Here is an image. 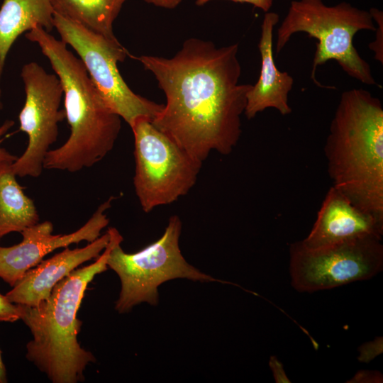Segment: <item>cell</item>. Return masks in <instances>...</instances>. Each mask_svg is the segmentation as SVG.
Here are the masks:
<instances>
[{
    "label": "cell",
    "instance_id": "10",
    "mask_svg": "<svg viewBox=\"0 0 383 383\" xmlns=\"http://www.w3.org/2000/svg\"><path fill=\"white\" fill-rule=\"evenodd\" d=\"M26 99L18 115L20 131L28 136L24 152L11 164L16 176L39 177L50 146L57 140L58 123L65 118L60 109L63 89L56 74L35 62L25 64L21 72Z\"/></svg>",
    "mask_w": 383,
    "mask_h": 383
},
{
    "label": "cell",
    "instance_id": "17",
    "mask_svg": "<svg viewBox=\"0 0 383 383\" xmlns=\"http://www.w3.org/2000/svg\"><path fill=\"white\" fill-rule=\"evenodd\" d=\"M127 0H50L55 13L116 41L113 25Z\"/></svg>",
    "mask_w": 383,
    "mask_h": 383
},
{
    "label": "cell",
    "instance_id": "20",
    "mask_svg": "<svg viewBox=\"0 0 383 383\" xmlns=\"http://www.w3.org/2000/svg\"><path fill=\"white\" fill-rule=\"evenodd\" d=\"M360 355L358 360L363 362H368L382 353V337H377L371 342H367L359 348Z\"/></svg>",
    "mask_w": 383,
    "mask_h": 383
},
{
    "label": "cell",
    "instance_id": "1",
    "mask_svg": "<svg viewBox=\"0 0 383 383\" xmlns=\"http://www.w3.org/2000/svg\"><path fill=\"white\" fill-rule=\"evenodd\" d=\"M238 48V43L217 47L190 38L170 58L129 55L154 75L165 94L153 125L201 162L213 150L231 153L241 135L252 85L239 83Z\"/></svg>",
    "mask_w": 383,
    "mask_h": 383
},
{
    "label": "cell",
    "instance_id": "26",
    "mask_svg": "<svg viewBox=\"0 0 383 383\" xmlns=\"http://www.w3.org/2000/svg\"><path fill=\"white\" fill-rule=\"evenodd\" d=\"M6 382H7L6 367L4 364L1 357V352L0 350V383Z\"/></svg>",
    "mask_w": 383,
    "mask_h": 383
},
{
    "label": "cell",
    "instance_id": "7",
    "mask_svg": "<svg viewBox=\"0 0 383 383\" xmlns=\"http://www.w3.org/2000/svg\"><path fill=\"white\" fill-rule=\"evenodd\" d=\"M134 136L133 184L142 209L148 213L187 194L195 184L202 162L194 159L148 117L130 126Z\"/></svg>",
    "mask_w": 383,
    "mask_h": 383
},
{
    "label": "cell",
    "instance_id": "19",
    "mask_svg": "<svg viewBox=\"0 0 383 383\" xmlns=\"http://www.w3.org/2000/svg\"><path fill=\"white\" fill-rule=\"evenodd\" d=\"M21 304L11 302L0 294V322H15L21 318Z\"/></svg>",
    "mask_w": 383,
    "mask_h": 383
},
{
    "label": "cell",
    "instance_id": "12",
    "mask_svg": "<svg viewBox=\"0 0 383 383\" xmlns=\"http://www.w3.org/2000/svg\"><path fill=\"white\" fill-rule=\"evenodd\" d=\"M382 235L383 222L355 206L331 186L311 231L301 242L307 248H316L367 237L382 238Z\"/></svg>",
    "mask_w": 383,
    "mask_h": 383
},
{
    "label": "cell",
    "instance_id": "24",
    "mask_svg": "<svg viewBox=\"0 0 383 383\" xmlns=\"http://www.w3.org/2000/svg\"><path fill=\"white\" fill-rule=\"evenodd\" d=\"M212 0H196L195 4L197 6H204ZM238 3H247L253 6L262 10L264 12H267L272 6L273 0H230Z\"/></svg>",
    "mask_w": 383,
    "mask_h": 383
},
{
    "label": "cell",
    "instance_id": "4",
    "mask_svg": "<svg viewBox=\"0 0 383 383\" xmlns=\"http://www.w3.org/2000/svg\"><path fill=\"white\" fill-rule=\"evenodd\" d=\"M112 245L109 234L107 246L94 262L72 271L37 306L21 304V319L33 335L26 345V357L53 383L84 381L87 366L96 361L78 342L82 321L77 312L89 283L107 270Z\"/></svg>",
    "mask_w": 383,
    "mask_h": 383
},
{
    "label": "cell",
    "instance_id": "2",
    "mask_svg": "<svg viewBox=\"0 0 383 383\" xmlns=\"http://www.w3.org/2000/svg\"><path fill=\"white\" fill-rule=\"evenodd\" d=\"M333 187L383 222V107L362 88L343 91L324 147Z\"/></svg>",
    "mask_w": 383,
    "mask_h": 383
},
{
    "label": "cell",
    "instance_id": "11",
    "mask_svg": "<svg viewBox=\"0 0 383 383\" xmlns=\"http://www.w3.org/2000/svg\"><path fill=\"white\" fill-rule=\"evenodd\" d=\"M113 199L111 196L100 204L91 218L72 233L53 235V225L49 221L25 228L21 232V243L9 247L0 246V278L13 287L28 270L55 250L97 239L109 223L106 211L111 206Z\"/></svg>",
    "mask_w": 383,
    "mask_h": 383
},
{
    "label": "cell",
    "instance_id": "22",
    "mask_svg": "<svg viewBox=\"0 0 383 383\" xmlns=\"http://www.w3.org/2000/svg\"><path fill=\"white\" fill-rule=\"evenodd\" d=\"M382 374L378 371L361 370L348 382H382Z\"/></svg>",
    "mask_w": 383,
    "mask_h": 383
},
{
    "label": "cell",
    "instance_id": "23",
    "mask_svg": "<svg viewBox=\"0 0 383 383\" xmlns=\"http://www.w3.org/2000/svg\"><path fill=\"white\" fill-rule=\"evenodd\" d=\"M269 364L276 382H290V380L286 375L282 363L276 357H271Z\"/></svg>",
    "mask_w": 383,
    "mask_h": 383
},
{
    "label": "cell",
    "instance_id": "16",
    "mask_svg": "<svg viewBox=\"0 0 383 383\" xmlns=\"http://www.w3.org/2000/svg\"><path fill=\"white\" fill-rule=\"evenodd\" d=\"M16 177L11 164L0 165V240L39 222L35 204L23 192Z\"/></svg>",
    "mask_w": 383,
    "mask_h": 383
},
{
    "label": "cell",
    "instance_id": "25",
    "mask_svg": "<svg viewBox=\"0 0 383 383\" xmlns=\"http://www.w3.org/2000/svg\"><path fill=\"white\" fill-rule=\"evenodd\" d=\"M146 3L160 8L173 9L178 6L182 0H144Z\"/></svg>",
    "mask_w": 383,
    "mask_h": 383
},
{
    "label": "cell",
    "instance_id": "6",
    "mask_svg": "<svg viewBox=\"0 0 383 383\" xmlns=\"http://www.w3.org/2000/svg\"><path fill=\"white\" fill-rule=\"evenodd\" d=\"M181 231L182 221L173 215L160 239L136 252L127 253L121 246L123 237L118 231L115 228L108 229L113 245L107 265L117 274L121 286L115 305L118 313H127L143 302L157 305L158 287L171 279L226 283L201 272L187 262L179 246Z\"/></svg>",
    "mask_w": 383,
    "mask_h": 383
},
{
    "label": "cell",
    "instance_id": "21",
    "mask_svg": "<svg viewBox=\"0 0 383 383\" xmlns=\"http://www.w3.org/2000/svg\"><path fill=\"white\" fill-rule=\"evenodd\" d=\"M13 125L14 122L13 121L6 120L0 126V165L4 164H12L17 159L16 156L11 154L1 145L4 135Z\"/></svg>",
    "mask_w": 383,
    "mask_h": 383
},
{
    "label": "cell",
    "instance_id": "9",
    "mask_svg": "<svg viewBox=\"0 0 383 383\" xmlns=\"http://www.w3.org/2000/svg\"><path fill=\"white\" fill-rule=\"evenodd\" d=\"M383 269L382 238L367 237L309 248L300 241L289 246L291 284L312 293L372 278Z\"/></svg>",
    "mask_w": 383,
    "mask_h": 383
},
{
    "label": "cell",
    "instance_id": "18",
    "mask_svg": "<svg viewBox=\"0 0 383 383\" xmlns=\"http://www.w3.org/2000/svg\"><path fill=\"white\" fill-rule=\"evenodd\" d=\"M373 21L377 26L374 31L375 39L369 44V48L374 52L376 60L383 64V13L377 8H371L369 10Z\"/></svg>",
    "mask_w": 383,
    "mask_h": 383
},
{
    "label": "cell",
    "instance_id": "3",
    "mask_svg": "<svg viewBox=\"0 0 383 383\" xmlns=\"http://www.w3.org/2000/svg\"><path fill=\"white\" fill-rule=\"evenodd\" d=\"M48 59L63 89L68 139L47 153L43 168L70 172L91 167L113 149L121 128V118L104 101L79 57L62 40L41 27L26 33Z\"/></svg>",
    "mask_w": 383,
    "mask_h": 383
},
{
    "label": "cell",
    "instance_id": "8",
    "mask_svg": "<svg viewBox=\"0 0 383 383\" xmlns=\"http://www.w3.org/2000/svg\"><path fill=\"white\" fill-rule=\"evenodd\" d=\"M53 26L61 40L75 50L107 106L129 126L141 116L152 120L160 112L163 104L134 93L123 80L118 63L130 53L118 40H111L57 13Z\"/></svg>",
    "mask_w": 383,
    "mask_h": 383
},
{
    "label": "cell",
    "instance_id": "5",
    "mask_svg": "<svg viewBox=\"0 0 383 383\" xmlns=\"http://www.w3.org/2000/svg\"><path fill=\"white\" fill-rule=\"evenodd\" d=\"M375 29L370 11L348 2L327 6L323 0H294L278 28L275 52L279 54L294 34L305 33L318 40L311 74L316 84L324 87L315 77L316 68L335 60L349 77L367 85L380 87L370 65L353 45L357 32Z\"/></svg>",
    "mask_w": 383,
    "mask_h": 383
},
{
    "label": "cell",
    "instance_id": "15",
    "mask_svg": "<svg viewBox=\"0 0 383 383\" xmlns=\"http://www.w3.org/2000/svg\"><path fill=\"white\" fill-rule=\"evenodd\" d=\"M54 13L50 0L3 1L0 7V82L6 57L17 38L35 27L52 31ZM1 94L0 88V97Z\"/></svg>",
    "mask_w": 383,
    "mask_h": 383
},
{
    "label": "cell",
    "instance_id": "13",
    "mask_svg": "<svg viewBox=\"0 0 383 383\" xmlns=\"http://www.w3.org/2000/svg\"><path fill=\"white\" fill-rule=\"evenodd\" d=\"M106 232L80 248H65L49 259L28 270L6 294L13 303L35 306L50 296L55 285L84 262L97 258L107 246Z\"/></svg>",
    "mask_w": 383,
    "mask_h": 383
},
{
    "label": "cell",
    "instance_id": "14",
    "mask_svg": "<svg viewBox=\"0 0 383 383\" xmlns=\"http://www.w3.org/2000/svg\"><path fill=\"white\" fill-rule=\"evenodd\" d=\"M279 16L275 12H266L261 25L258 48L261 57L260 72L257 82L247 95L244 113L248 119L265 110L273 108L282 116L292 112L289 94L294 84V78L287 72H281L276 66L272 50L273 30Z\"/></svg>",
    "mask_w": 383,
    "mask_h": 383
}]
</instances>
